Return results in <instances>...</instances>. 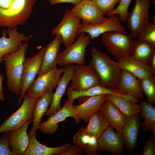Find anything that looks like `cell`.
I'll list each match as a JSON object with an SVG mask.
<instances>
[{
  "instance_id": "cell-1",
  "label": "cell",
  "mask_w": 155,
  "mask_h": 155,
  "mask_svg": "<svg viewBox=\"0 0 155 155\" xmlns=\"http://www.w3.org/2000/svg\"><path fill=\"white\" fill-rule=\"evenodd\" d=\"M89 65L98 76L101 85L106 88H116L120 78L121 69L118 62L94 47L91 51Z\"/></svg>"
},
{
  "instance_id": "cell-2",
  "label": "cell",
  "mask_w": 155,
  "mask_h": 155,
  "mask_svg": "<svg viewBox=\"0 0 155 155\" xmlns=\"http://www.w3.org/2000/svg\"><path fill=\"white\" fill-rule=\"evenodd\" d=\"M28 46L27 42L22 44L17 51L5 55L3 57L5 63L7 84L9 90L18 96H20L21 92V78Z\"/></svg>"
},
{
  "instance_id": "cell-3",
  "label": "cell",
  "mask_w": 155,
  "mask_h": 155,
  "mask_svg": "<svg viewBox=\"0 0 155 155\" xmlns=\"http://www.w3.org/2000/svg\"><path fill=\"white\" fill-rule=\"evenodd\" d=\"M37 0H14L7 9H0V26L13 29L25 24Z\"/></svg>"
},
{
  "instance_id": "cell-4",
  "label": "cell",
  "mask_w": 155,
  "mask_h": 155,
  "mask_svg": "<svg viewBox=\"0 0 155 155\" xmlns=\"http://www.w3.org/2000/svg\"><path fill=\"white\" fill-rule=\"evenodd\" d=\"M133 38L130 34L111 31L102 34V42L108 52L118 60L131 56Z\"/></svg>"
},
{
  "instance_id": "cell-5",
  "label": "cell",
  "mask_w": 155,
  "mask_h": 155,
  "mask_svg": "<svg viewBox=\"0 0 155 155\" xmlns=\"http://www.w3.org/2000/svg\"><path fill=\"white\" fill-rule=\"evenodd\" d=\"M21 106L0 125V133L11 131L22 126L32 119V113L37 99L32 98L25 94Z\"/></svg>"
},
{
  "instance_id": "cell-6",
  "label": "cell",
  "mask_w": 155,
  "mask_h": 155,
  "mask_svg": "<svg viewBox=\"0 0 155 155\" xmlns=\"http://www.w3.org/2000/svg\"><path fill=\"white\" fill-rule=\"evenodd\" d=\"M64 68L55 67L39 76L32 82L27 90L30 98L38 99L50 90L56 88Z\"/></svg>"
},
{
  "instance_id": "cell-7",
  "label": "cell",
  "mask_w": 155,
  "mask_h": 155,
  "mask_svg": "<svg viewBox=\"0 0 155 155\" xmlns=\"http://www.w3.org/2000/svg\"><path fill=\"white\" fill-rule=\"evenodd\" d=\"M76 41L60 51L57 64L64 66L68 64H84L86 49L90 43V37L82 32Z\"/></svg>"
},
{
  "instance_id": "cell-8",
  "label": "cell",
  "mask_w": 155,
  "mask_h": 155,
  "mask_svg": "<svg viewBox=\"0 0 155 155\" xmlns=\"http://www.w3.org/2000/svg\"><path fill=\"white\" fill-rule=\"evenodd\" d=\"M81 20L80 18L73 15L68 9H66L62 20L52 29L51 34L60 36L62 43L66 48L74 42L81 24Z\"/></svg>"
},
{
  "instance_id": "cell-9",
  "label": "cell",
  "mask_w": 155,
  "mask_h": 155,
  "mask_svg": "<svg viewBox=\"0 0 155 155\" xmlns=\"http://www.w3.org/2000/svg\"><path fill=\"white\" fill-rule=\"evenodd\" d=\"M45 47L41 48L39 52L32 57L25 58L21 80V92L18 102L20 105L26 92L34 80L41 69Z\"/></svg>"
},
{
  "instance_id": "cell-10",
  "label": "cell",
  "mask_w": 155,
  "mask_h": 155,
  "mask_svg": "<svg viewBox=\"0 0 155 155\" xmlns=\"http://www.w3.org/2000/svg\"><path fill=\"white\" fill-rule=\"evenodd\" d=\"M135 4L129 13L127 24L133 38L137 36L139 31L150 18L149 15L150 0H134Z\"/></svg>"
},
{
  "instance_id": "cell-11",
  "label": "cell",
  "mask_w": 155,
  "mask_h": 155,
  "mask_svg": "<svg viewBox=\"0 0 155 155\" xmlns=\"http://www.w3.org/2000/svg\"><path fill=\"white\" fill-rule=\"evenodd\" d=\"M74 69L70 86L73 90L82 91L101 85L98 76L89 65L77 64L74 66Z\"/></svg>"
},
{
  "instance_id": "cell-12",
  "label": "cell",
  "mask_w": 155,
  "mask_h": 155,
  "mask_svg": "<svg viewBox=\"0 0 155 155\" xmlns=\"http://www.w3.org/2000/svg\"><path fill=\"white\" fill-rule=\"evenodd\" d=\"M108 16L105 21L99 24L81 23L77 31V36L82 32L87 33L90 35V39L92 40L110 31H115L125 34V28L122 25L119 17L114 14Z\"/></svg>"
},
{
  "instance_id": "cell-13",
  "label": "cell",
  "mask_w": 155,
  "mask_h": 155,
  "mask_svg": "<svg viewBox=\"0 0 155 155\" xmlns=\"http://www.w3.org/2000/svg\"><path fill=\"white\" fill-rule=\"evenodd\" d=\"M45 121L41 123L39 129L41 133L52 135L59 129L58 123L64 121L66 118L71 117L76 123L79 124L80 120L78 118L72 104L66 100L61 108L54 114L49 117Z\"/></svg>"
},
{
  "instance_id": "cell-14",
  "label": "cell",
  "mask_w": 155,
  "mask_h": 155,
  "mask_svg": "<svg viewBox=\"0 0 155 155\" xmlns=\"http://www.w3.org/2000/svg\"><path fill=\"white\" fill-rule=\"evenodd\" d=\"M74 15L82 20V23L96 24L107 18L91 0H82L70 10Z\"/></svg>"
},
{
  "instance_id": "cell-15",
  "label": "cell",
  "mask_w": 155,
  "mask_h": 155,
  "mask_svg": "<svg viewBox=\"0 0 155 155\" xmlns=\"http://www.w3.org/2000/svg\"><path fill=\"white\" fill-rule=\"evenodd\" d=\"M114 129L109 126L97 140L99 152L107 151L114 155L123 153L124 145L121 135Z\"/></svg>"
},
{
  "instance_id": "cell-16",
  "label": "cell",
  "mask_w": 155,
  "mask_h": 155,
  "mask_svg": "<svg viewBox=\"0 0 155 155\" xmlns=\"http://www.w3.org/2000/svg\"><path fill=\"white\" fill-rule=\"evenodd\" d=\"M140 114L128 117L123 126L121 135L127 152L132 153L137 144L138 133L141 126Z\"/></svg>"
},
{
  "instance_id": "cell-17",
  "label": "cell",
  "mask_w": 155,
  "mask_h": 155,
  "mask_svg": "<svg viewBox=\"0 0 155 155\" xmlns=\"http://www.w3.org/2000/svg\"><path fill=\"white\" fill-rule=\"evenodd\" d=\"M2 33V36L0 38V62L3 61V55L16 52L22 44V41H27L30 38L19 33L17 27L8 29L7 31H3Z\"/></svg>"
},
{
  "instance_id": "cell-18",
  "label": "cell",
  "mask_w": 155,
  "mask_h": 155,
  "mask_svg": "<svg viewBox=\"0 0 155 155\" xmlns=\"http://www.w3.org/2000/svg\"><path fill=\"white\" fill-rule=\"evenodd\" d=\"M64 66V71L57 84L50 107L44 114L48 117L53 115L61 108V100L73 73L74 66L73 64H67Z\"/></svg>"
},
{
  "instance_id": "cell-19",
  "label": "cell",
  "mask_w": 155,
  "mask_h": 155,
  "mask_svg": "<svg viewBox=\"0 0 155 155\" xmlns=\"http://www.w3.org/2000/svg\"><path fill=\"white\" fill-rule=\"evenodd\" d=\"M106 99V95H98L88 98L79 105L73 104V106L78 118L87 123L93 114L99 111Z\"/></svg>"
},
{
  "instance_id": "cell-20",
  "label": "cell",
  "mask_w": 155,
  "mask_h": 155,
  "mask_svg": "<svg viewBox=\"0 0 155 155\" xmlns=\"http://www.w3.org/2000/svg\"><path fill=\"white\" fill-rule=\"evenodd\" d=\"M116 88L138 100L144 98L140 79L127 70L121 69L120 81Z\"/></svg>"
},
{
  "instance_id": "cell-21",
  "label": "cell",
  "mask_w": 155,
  "mask_h": 155,
  "mask_svg": "<svg viewBox=\"0 0 155 155\" xmlns=\"http://www.w3.org/2000/svg\"><path fill=\"white\" fill-rule=\"evenodd\" d=\"M32 119L27 121L20 127L9 132V145L12 155H23L28 145L30 138L27 133L28 125Z\"/></svg>"
},
{
  "instance_id": "cell-22",
  "label": "cell",
  "mask_w": 155,
  "mask_h": 155,
  "mask_svg": "<svg viewBox=\"0 0 155 155\" xmlns=\"http://www.w3.org/2000/svg\"><path fill=\"white\" fill-rule=\"evenodd\" d=\"M61 43V36L57 35L45 47L42 67L38 76L42 75L57 67L58 59L61 51L60 46Z\"/></svg>"
},
{
  "instance_id": "cell-23",
  "label": "cell",
  "mask_w": 155,
  "mask_h": 155,
  "mask_svg": "<svg viewBox=\"0 0 155 155\" xmlns=\"http://www.w3.org/2000/svg\"><path fill=\"white\" fill-rule=\"evenodd\" d=\"M99 111L105 117L110 126L121 134V128L128 117L113 103L107 99Z\"/></svg>"
},
{
  "instance_id": "cell-24",
  "label": "cell",
  "mask_w": 155,
  "mask_h": 155,
  "mask_svg": "<svg viewBox=\"0 0 155 155\" xmlns=\"http://www.w3.org/2000/svg\"><path fill=\"white\" fill-rule=\"evenodd\" d=\"M71 145L70 143H65L58 147H48L38 141L34 135L30 138L24 155H61L69 149Z\"/></svg>"
},
{
  "instance_id": "cell-25",
  "label": "cell",
  "mask_w": 155,
  "mask_h": 155,
  "mask_svg": "<svg viewBox=\"0 0 155 155\" xmlns=\"http://www.w3.org/2000/svg\"><path fill=\"white\" fill-rule=\"evenodd\" d=\"M53 94L52 90H50L37 99L33 112V125L28 134L29 138L35 135L39 129L42 117L51 103Z\"/></svg>"
},
{
  "instance_id": "cell-26",
  "label": "cell",
  "mask_w": 155,
  "mask_h": 155,
  "mask_svg": "<svg viewBox=\"0 0 155 155\" xmlns=\"http://www.w3.org/2000/svg\"><path fill=\"white\" fill-rule=\"evenodd\" d=\"M118 61L121 69L129 72L140 79L155 74V71L149 65L135 59L131 56Z\"/></svg>"
},
{
  "instance_id": "cell-27",
  "label": "cell",
  "mask_w": 155,
  "mask_h": 155,
  "mask_svg": "<svg viewBox=\"0 0 155 155\" xmlns=\"http://www.w3.org/2000/svg\"><path fill=\"white\" fill-rule=\"evenodd\" d=\"M88 123L86 127H81L78 130L90 136H94L97 139L110 126L105 117L100 111L93 114L89 119Z\"/></svg>"
},
{
  "instance_id": "cell-28",
  "label": "cell",
  "mask_w": 155,
  "mask_h": 155,
  "mask_svg": "<svg viewBox=\"0 0 155 155\" xmlns=\"http://www.w3.org/2000/svg\"><path fill=\"white\" fill-rule=\"evenodd\" d=\"M155 54V45L140 40H134L131 56L135 59L149 65Z\"/></svg>"
},
{
  "instance_id": "cell-29",
  "label": "cell",
  "mask_w": 155,
  "mask_h": 155,
  "mask_svg": "<svg viewBox=\"0 0 155 155\" xmlns=\"http://www.w3.org/2000/svg\"><path fill=\"white\" fill-rule=\"evenodd\" d=\"M107 99L113 103L128 117L140 114V104L129 99L117 95H106Z\"/></svg>"
},
{
  "instance_id": "cell-30",
  "label": "cell",
  "mask_w": 155,
  "mask_h": 155,
  "mask_svg": "<svg viewBox=\"0 0 155 155\" xmlns=\"http://www.w3.org/2000/svg\"><path fill=\"white\" fill-rule=\"evenodd\" d=\"M140 113L144 119L141 123L142 129L146 132L151 131L155 134V108L153 104L143 100H141Z\"/></svg>"
},
{
  "instance_id": "cell-31",
  "label": "cell",
  "mask_w": 155,
  "mask_h": 155,
  "mask_svg": "<svg viewBox=\"0 0 155 155\" xmlns=\"http://www.w3.org/2000/svg\"><path fill=\"white\" fill-rule=\"evenodd\" d=\"M103 91V87L101 85H98L82 91L74 90L70 87H69L66 93L68 96L67 101L73 104L74 100L77 98H85L86 100L90 97L102 94Z\"/></svg>"
},
{
  "instance_id": "cell-32",
  "label": "cell",
  "mask_w": 155,
  "mask_h": 155,
  "mask_svg": "<svg viewBox=\"0 0 155 155\" xmlns=\"http://www.w3.org/2000/svg\"><path fill=\"white\" fill-rule=\"evenodd\" d=\"M142 91L146 97V102L155 103V76L153 75L140 79Z\"/></svg>"
},
{
  "instance_id": "cell-33",
  "label": "cell",
  "mask_w": 155,
  "mask_h": 155,
  "mask_svg": "<svg viewBox=\"0 0 155 155\" xmlns=\"http://www.w3.org/2000/svg\"><path fill=\"white\" fill-rule=\"evenodd\" d=\"M152 22H148L139 31L137 36L139 40L155 45V20L154 15Z\"/></svg>"
},
{
  "instance_id": "cell-34",
  "label": "cell",
  "mask_w": 155,
  "mask_h": 155,
  "mask_svg": "<svg viewBox=\"0 0 155 155\" xmlns=\"http://www.w3.org/2000/svg\"><path fill=\"white\" fill-rule=\"evenodd\" d=\"M97 7L104 16L108 15L119 3L121 0H91Z\"/></svg>"
},
{
  "instance_id": "cell-35",
  "label": "cell",
  "mask_w": 155,
  "mask_h": 155,
  "mask_svg": "<svg viewBox=\"0 0 155 155\" xmlns=\"http://www.w3.org/2000/svg\"><path fill=\"white\" fill-rule=\"evenodd\" d=\"M132 0H121L118 6L108 15L118 14L121 21H126L128 14V10L129 4Z\"/></svg>"
},
{
  "instance_id": "cell-36",
  "label": "cell",
  "mask_w": 155,
  "mask_h": 155,
  "mask_svg": "<svg viewBox=\"0 0 155 155\" xmlns=\"http://www.w3.org/2000/svg\"><path fill=\"white\" fill-rule=\"evenodd\" d=\"M3 132L0 137V155H12L9 147L10 131Z\"/></svg>"
},
{
  "instance_id": "cell-37",
  "label": "cell",
  "mask_w": 155,
  "mask_h": 155,
  "mask_svg": "<svg viewBox=\"0 0 155 155\" xmlns=\"http://www.w3.org/2000/svg\"><path fill=\"white\" fill-rule=\"evenodd\" d=\"M91 136L78 130L73 136V144L84 150Z\"/></svg>"
},
{
  "instance_id": "cell-38",
  "label": "cell",
  "mask_w": 155,
  "mask_h": 155,
  "mask_svg": "<svg viewBox=\"0 0 155 155\" xmlns=\"http://www.w3.org/2000/svg\"><path fill=\"white\" fill-rule=\"evenodd\" d=\"M142 155H155V134L152 133L143 145Z\"/></svg>"
},
{
  "instance_id": "cell-39",
  "label": "cell",
  "mask_w": 155,
  "mask_h": 155,
  "mask_svg": "<svg viewBox=\"0 0 155 155\" xmlns=\"http://www.w3.org/2000/svg\"><path fill=\"white\" fill-rule=\"evenodd\" d=\"M97 139L94 136H91L89 141L84 150L88 155H95L99 152V145Z\"/></svg>"
},
{
  "instance_id": "cell-40",
  "label": "cell",
  "mask_w": 155,
  "mask_h": 155,
  "mask_svg": "<svg viewBox=\"0 0 155 155\" xmlns=\"http://www.w3.org/2000/svg\"><path fill=\"white\" fill-rule=\"evenodd\" d=\"M84 152L83 149L73 144L67 152L61 155H81L84 153Z\"/></svg>"
},
{
  "instance_id": "cell-41",
  "label": "cell",
  "mask_w": 155,
  "mask_h": 155,
  "mask_svg": "<svg viewBox=\"0 0 155 155\" xmlns=\"http://www.w3.org/2000/svg\"><path fill=\"white\" fill-rule=\"evenodd\" d=\"M51 5H54L56 4L68 3H72L74 5L78 3L82 0H46Z\"/></svg>"
},
{
  "instance_id": "cell-42",
  "label": "cell",
  "mask_w": 155,
  "mask_h": 155,
  "mask_svg": "<svg viewBox=\"0 0 155 155\" xmlns=\"http://www.w3.org/2000/svg\"><path fill=\"white\" fill-rule=\"evenodd\" d=\"M14 0H0V9H6L11 5Z\"/></svg>"
},
{
  "instance_id": "cell-43",
  "label": "cell",
  "mask_w": 155,
  "mask_h": 155,
  "mask_svg": "<svg viewBox=\"0 0 155 155\" xmlns=\"http://www.w3.org/2000/svg\"><path fill=\"white\" fill-rule=\"evenodd\" d=\"M4 79L3 78V75H0V100L3 101L5 100V98L3 93V88L2 86V82Z\"/></svg>"
},
{
  "instance_id": "cell-44",
  "label": "cell",
  "mask_w": 155,
  "mask_h": 155,
  "mask_svg": "<svg viewBox=\"0 0 155 155\" xmlns=\"http://www.w3.org/2000/svg\"><path fill=\"white\" fill-rule=\"evenodd\" d=\"M149 66L155 71V54L153 55L151 59Z\"/></svg>"
},
{
  "instance_id": "cell-45",
  "label": "cell",
  "mask_w": 155,
  "mask_h": 155,
  "mask_svg": "<svg viewBox=\"0 0 155 155\" xmlns=\"http://www.w3.org/2000/svg\"><path fill=\"white\" fill-rule=\"evenodd\" d=\"M152 2L153 3H155V0H152Z\"/></svg>"
}]
</instances>
